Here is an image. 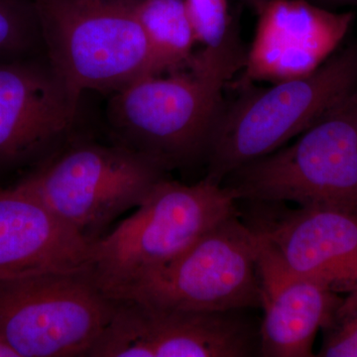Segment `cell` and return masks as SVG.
Listing matches in <instances>:
<instances>
[{
	"mask_svg": "<svg viewBox=\"0 0 357 357\" xmlns=\"http://www.w3.org/2000/svg\"><path fill=\"white\" fill-rule=\"evenodd\" d=\"M116 300L89 357L260 356V325L248 310L194 311Z\"/></svg>",
	"mask_w": 357,
	"mask_h": 357,
	"instance_id": "obj_9",
	"label": "cell"
},
{
	"mask_svg": "<svg viewBox=\"0 0 357 357\" xmlns=\"http://www.w3.org/2000/svg\"><path fill=\"white\" fill-rule=\"evenodd\" d=\"M131 2L153 48L161 74L184 69L197 43L185 0Z\"/></svg>",
	"mask_w": 357,
	"mask_h": 357,
	"instance_id": "obj_15",
	"label": "cell"
},
{
	"mask_svg": "<svg viewBox=\"0 0 357 357\" xmlns=\"http://www.w3.org/2000/svg\"><path fill=\"white\" fill-rule=\"evenodd\" d=\"M91 244L22 188L0 189V280L91 269Z\"/></svg>",
	"mask_w": 357,
	"mask_h": 357,
	"instance_id": "obj_14",
	"label": "cell"
},
{
	"mask_svg": "<svg viewBox=\"0 0 357 357\" xmlns=\"http://www.w3.org/2000/svg\"><path fill=\"white\" fill-rule=\"evenodd\" d=\"M256 234L260 307L264 312L259 328L260 356H314L317 333L335 321L344 298L321 282L293 271Z\"/></svg>",
	"mask_w": 357,
	"mask_h": 357,
	"instance_id": "obj_13",
	"label": "cell"
},
{
	"mask_svg": "<svg viewBox=\"0 0 357 357\" xmlns=\"http://www.w3.org/2000/svg\"><path fill=\"white\" fill-rule=\"evenodd\" d=\"M126 1H133V2H136V1H142V0H126Z\"/></svg>",
	"mask_w": 357,
	"mask_h": 357,
	"instance_id": "obj_23",
	"label": "cell"
},
{
	"mask_svg": "<svg viewBox=\"0 0 357 357\" xmlns=\"http://www.w3.org/2000/svg\"><path fill=\"white\" fill-rule=\"evenodd\" d=\"M302 133L290 146L239 167L222 185L237 201L357 213V91Z\"/></svg>",
	"mask_w": 357,
	"mask_h": 357,
	"instance_id": "obj_3",
	"label": "cell"
},
{
	"mask_svg": "<svg viewBox=\"0 0 357 357\" xmlns=\"http://www.w3.org/2000/svg\"><path fill=\"white\" fill-rule=\"evenodd\" d=\"M236 197L204 178L185 185L164 178L135 211L91 244V271L109 294L164 264L225 218L236 215Z\"/></svg>",
	"mask_w": 357,
	"mask_h": 357,
	"instance_id": "obj_6",
	"label": "cell"
},
{
	"mask_svg": "<svg viewBox=\"0 0 357 357\" xmlns=\"http://www.w3.org/2000/svg\"><path fill=\"white\" fill-rule=\"evenodd\" d=\"M248 1L255 9H257L258 6H259V0H248Z\"/></svg>",
	"mask_w": 357,
	"mask_h": 357,
	"instance_id": "obj_21",
	"label": "cell"
},
{
	"mask_svg": "<svg viewBox=\"0 0 357 357\" xmlns=\"http://www.w3.org/2000/svg\"><path fill=\"white\" fill-rule=\"evenodd\" d=\"M258 236L238 213L164 264L112 291L114 299L194 311L260 307Z\"/></svg>",
	"mask_w": 357,
	"mask_h": 357,
	"instance_id": "obj_8",
	"label": "cell"
},
{
	"mask_svg": "<svg viewBox=\"0 0 357 357\" xmlns=\"http://www.w3.org/2000/svg\"><path fill=\"white\" fill-rule=\"evenodd\" d=\"M44 53L79 93H114L161 74L144 28L126 0H34Z\"/></svg>",
	"mask_w": 357,
	"mask_h": 357,
	"instance_id": "obj_4",
	"label": "cell"
},
{
	"mask_svg": "<svg viewBox=\"0 0 357 357\" xmlns=\"http://www.w3.org/2000/svg\"><path fill=\"white\" fill-rule=\"evenodd\" d=\"M116 304L91 269L0 280V340L16 357H89Z\"/></svg>",
	"mask_w": 357,
	"mask_h": 357,
	"instance_id": "obj_7",
	"label": "cell"
},
{
	"mask_svg": "<svg viewBox=\"0 0 357 357\" xmlns=\"http://www.w3.org/2000/svg\"><path fill=\"white\" fill-rule=\"evenodd\" d=\"M158 164L112 143L74 137L17 183L89 244L166 178Z\"/></svg>",
	"mask_w": 357,
	"mask_h": 357,
	"instance_id": "obj_5",
	"label": "cell"
},
{
	"mask_svg": "<svg viewBox=\"0 0 357 357\" xmlns=\"http://www.w3.org/2000/svg\"><path fill=\"white\" fill-rule=\"evenodd\" d=\"M248 225L293 271L347 295L337 319L357 311L356 213L300 206L260 215Z\"/></svg>",
	"mask_w": 357,
	"mask_h": 357,
	"instance_id": "obj_11",
	"label": "cell"
},
{
	"mask_svg": "<svg viewBox=\"0 0 357 357\" xmlns=\"http://www.w3.org/2000/svg\"><path fill=\"white\" fill-rule=\"evenodd\" d=\"M321 357H357V311L340 317L326 328Z\"/></svg>",
	"mask_w": 357,
	"mask_h": 357,
	"instance_id": "obj_18",
	"label": "cell"
},
{
	"mask_svg": "<svg viewBox=\"0 0 357 357\" xmlns=\"http://www.w3.org/2000/svg\"><path fill=\"white\" fill-rule=\"evenodd\" d=\"M263 3H264V1H263V0H259V6H258L257 9L259 8V7L261 6ZM257 9H256V10H257Z\"/></svg>",
	"mask_w": 357,
	"mask_h": 357,
	"instance_id": "obj_22",
	"label": "cell"
},
{
	"mask_svg": "<svg viewBox=\"0 0 357 357\" xmlns=\"http://www.w3.org/2000/svg\"><path fill=\"white\" fill-rule=\"evenodd\" d=\"M245 58L237 35L222 48L192 55L188 72L147 75L112 93L107 117L114 143L166 171L204 160L222 89Z\"/></svg>",
	"mask_w": 357,
	"mask_h": 357,
	"instance_id": "obj_1",
	"label": "cell"
},
{
	"mask_svg": "<svg viewBox=\"0 0 357 357\" xmlns=\"http://www.w3.org/2000/svg\"><path fill=\"white\" fill-rule=\"evenodd\" d=\"M309 1L328 9L347 6H357V0H309Z\"/></svg>",
	"mask_w": 357,
	"mask_h": 357,
	"instance_id": "obj_19",
	"label": "cell"
},
{
	"mask_svg": "<svg viewBox=\"0 0 357 357\" xmlns=\"http://www.w3.org/2000/svg\"><path fill=\"white\" fill-rule=\"evenodd\" d=\"M197 43L204 49L222 48L238 34L229 13L227 0H185Z\"/></svg>",
	"mask_w": 357,
	"mask_h": 357,
	"instance_id": "obj_17",
	"label": "cell"
},
{
	"mask_svg": "<svg viewBox=\"0 0 357 357\" xmlns=\"http://www.w3.org/2000/svg\"><path fill=\"white\" fill-rule=\"evenodd\" d=\"M81 96L46 54L0 62V170L34 167L76 137Z\"/></svg>",
	"mask_w": 357,
	"mask_h": 357,
	"instance_id": "obj_10",
	"label": "cell"
},
{
	"mask_svg": "<svg viewBox=\"0 0 357 357\" xmlns=\"http://www.w3.org/2000/svg\"><path fill=\"white\" fill-rule=\"evenodd\" d=\"M44 50L34 0H0V62Z\"/></svg>",
	"mask_w": 357,
	"mask_h": 357,
	"instance_id": "obj_16",
	"label": "cell"
},
{
	"mask_svg": "<svg viewBox=\"0 0 357 357\" xmlns=\"http://www.w3.org/2000/svg\"><path fill=\"white\" fill-rule=\"evenodd\" d=\"M0 357H16L14 352L0 340Z\"/></svg>",
	"mask_w": 357,
	"mask_h": 357,
	"instance_id": "obj_20",
	"label": "cell"
},
{
	"mask_svg": "<svg viewBox=\"0 0 357 357\" xmlns=\"http://www.w3.org/2000/svg\"><path fill=\"white\" fill-rule=\"evenodd\" d=\"M246 53L241 84L272 83L319 69L351 29L354 13H335L309 0H267Z\"/></svg>",
	"mask_w": 357,
	"mask_h": 357,
	"instance_id": "obj_12",
	"label": "cell"
},
{
	"mask_svg": "<svg viewBox=\"0 0 357 357\" xmlns=\"http://www.w3.org/2000/svg\"><path fill=\"white\" fill-rule=\"evenodd\" d=\"M357 89V42L307 76L244 89L223 105L206 148V178L222 185L239 167L276 151Z\"/></svg>",
	"mask_w": 357,
	"mask_h": 357,
	"instance_id": "obj_2",
	"label": "cell"
}]
</instances>
